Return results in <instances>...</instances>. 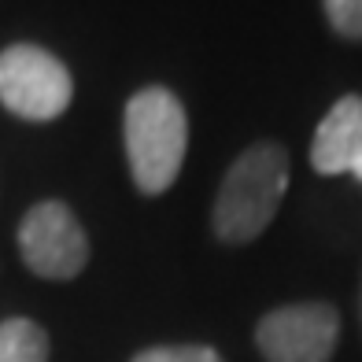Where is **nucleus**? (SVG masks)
I'll list each match as a JSON object with an SVG mask.
<instances>
[{
	"mask_svg": "<svg viewBox=\"0 0 362 362\" xmlns=\"http://www.w3.org/2000/svg\"><path fill=\"white\" fill-rule=\"evenodd\" d=\"M358 322H362V285H358Z\"/></svg>",
	"mask_w": 362,
	"mask_h": 362,
	"instance_id": "obj_10",
	"label": "nucleus"
},
{
	"mask_svg": "<svg viewBox=\"0 0 362 362\" xmlns=\"http://www.w3.org/2000/svg\"><path fill=\"white\" fill-rule=\"evenodd\" d=\"M74 78L48 48L11 45L0 52V104L26 122H52L71 107Z\"/></svg>",
	"mask_w": 362,
	"mask_h": 362,
	"instance_id": "obj_3",
	"label": "nucleus"
},
{
	"mask_svg": "<svg viewBox=\"0 0 362 362\" xmlns=\"http://www.w3.org/2000/svg\"><path fill=\"white\" fill-rule=\"evenodd\" d=\"M340 340V315L333 303L310 300L262 315L255 348L267 362H329Z\"/></svg>",
	"mask_w": 362,
	"mask_h": 362,
	"instance_id": "obj_5",
	"label": "nucleus"
},
{
	"mask_svg": "<svg viewBox=\"0 0 362 362\" xmlns=\"http://www.w3.org/2000/svg\"><path fill=\"white\" fill-rule=\"evenodd\" d=\"M19 252L37 277L71 281L89 262V237L67 204L45 200L26 211L19 226Z\"/></svg>",
	"mask_w": 362,
	"mask_h": 362,
	"instance_id": "obj_4",
	"label": "nucleus"
},
{
	"mask_svg": "<svg viewBox=\"0 0 362 362\" xmlns=\"http://www.w3.org/2000/svg\"><path fill=\"white\" fill-rule=\"evenodd\" d=\"M310 167L318 174L362 177V96L348 93L325 111L310 141Z\"/></svg>",
	"mask_w": 362,
	"mask_h": 362,
	"instance_id": "obj_6",
	"label": "nucleus"
},
{
	"mask_svg": "<svg viewBox=\"0 0 362 362\" xmlns=\"http://www.w3.org/2000/svg\"><path fill=\"white\" fill-rule=\"evenodd\" d=\"M358 181H362V177H358Z\"/></svg>",
	"mask_w": 362,
	"mask_h": 362,
	"instance_id": "obj_11",
	"label": "nucleus"
},
{
	"mask_svg": "<svg viewBox=\"0 0 362 362\" xmlns=\"http://www.w3.org/2000/svg\"><path fill=\"white\" fill-rule=\"evenodd\" d=\"M325 19L348 41H362V0H322Z\"/></svg>",
	"mask_w": 362,
	"mask_h": 362,
	"instance_id": "obj_9",
	"label": "nucleus"
},
{
	"mask_svg": "<svg viewBox=\"0 0 362 362\" xmlns=\"http://www.w3.org/2000/svg\"><path fill=\"white\" fill-rule=\"evenodd\" d=\"M288 189V152L274 141H259L233 159L226 170L215 207H211V229L226 244H248L267 229L277 215V204Z\"/></svg>",
	"mask_w": 362,
	"mask_h": 362,
	"instance_id": "obj_1",
	"label": "nucleus"
},
{
	"mask_svg": "<svg viewBox=\"0 0 362 362\" xmlns=\"http://www.w3.org/2000/svg\"><path fill=\"white\" fill-rule=\"evenodd\" d=\"M122 137L134 185L144 196L167 192L189 152V119L181 100L163 86L134 93L122 115Z\"/></svg>",
	"mask_w": 362,
	"mask_h": 362,
	"instance_id": "obj_2",
	"label": "nucleus"
},
{
	"mask_svg": "<svg viewBox=\"0 0 362 362\" xmlns=\"http://www.w3.org/2000/svg\"><path fill=\"white\" fill-rule=\"evenodd\" d=\"M129 362H222V355L207 344H167V348H144Z\"/></svg>",
	"mask_w": 362,
	"mask_h": 362,
	"instance_id": "obj_8",
	"label": "nucleus"
},
{
	"mask_svg": "<svg viewBox=\"0 0 362 362\" xmlns=\"http://www.w3.org/2000/svg\"><path fill=\"white\" fill-rule=\"evenodd\" d=\"M0 362H48V333L30 318L0 325Z\"/></svg>",
	"mask_w": 362,
	"mask_h": 362,
	"instance_id": "obj_7",
	"label": "nucleus"
}]
</instances>
